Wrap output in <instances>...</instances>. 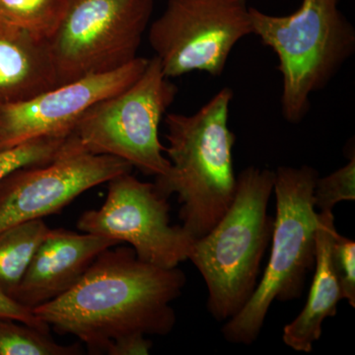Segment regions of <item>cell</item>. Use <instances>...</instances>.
Returning a JSON list of instances; mask_svg holds the SVG:
<instances>
[{"mask_svg":"<svg viewBox=\"0 0 355 355\" xmlns=\"http://www.w3.org/2000/svg\"><path fill=\"white\" fill-rule=\"evenodd\" d=\"M187 282L180 268L139 260L132 247H111L60 297L33 310L55 333L78 338L106 354L123 336H167L176 324L171 303Z\"/></svg>","mask_w":355,"mask_h":355,"instance_id":"6da1fadb","label":"cell"},{"mask_svg":"<svg viewBox=\"0 0 355 355\" xmlns=\"http://www.w3.org/2000/svg\"><path fill=\"white\" fill-rule=\"evenodd\" d=\"M233 96L224 87L195 114H165L171 166L154 186L166 198L177 193L182 226L195 240L216 225L234 200L236 137L228 125Z\"/></svg>","mask_w":355,"mask_h":355,"instance_id":"7a4b0ae2","label":"cell"},{"mask_svg":"<svg viewBox=\"0 0 355 355\" xmlns=\"http://www.w3.org/2000/svg\"><path fill=\"white\" fill-rule=\"evenodd\" d=\"M275 172L248 167L236 182L235 197L216 226L195 240L188 260L207 284V310L217 322L237 315L259 284L261 261L272 239L268 207Z\"/></svg>","mask_w":355,"mask_h":355,"instance_id":"3957f363","label":"cell"},{"mask_svg":"<svg viewBox=\"0 0 355 355\" xmlns=\"http://www.w3.org/2000/svg\"><path fill=\"white\" fill-rule=\"evenodd\" d=\"M340 0H302L295 12L270 15L250 6L253 34L272 49L282 77V114L301 123L310 97L323 90L355 53V29Z\"/></svg>","mask_w":355,"mask_h":355,"instance_id":"277c9868","label":"cell"},{"mask_svg":"<svg viewBox=\"0 0 355 355\" xmlns=\"http://www.w3.org/2000/svg\"><path fill=\"white\" fill-rule=\"evenodd\" d=\"M319 177L317 170L307 165L282 166L275 172L277 216L270 260L247 304L222 328L227 342L253 345L273 301L286 302L302 295L316 260L319 212L315 209L314 189Z\"/></svg>","mask_w":355,"mask_h":355,"instance_id":"5b68a950","label":"cell"},{"mask_svg":"<svg viewBox=\"0 0 355 355\" xmlns=\"http://www.w3.org/2000/svg\"><path fill=\"white\" fill-rule=\"evenodd\" d=\"M177 93L154 55L135 83L92 105L69 137L85 153L114 156L144 174L163 176L171 163L163 155L159 125Z\"/></svg>","mask_w":355,"mask_h":355,"instance_id":"8992f818","label":"cell"},{"mask_svg":"<svg viewBox=\"0 0 355 355\" xmlns=\"http://www.w3.org/2000/svg\"><path fill=\"white\" fill-rule=\"evenodd\" d=\"M153 9L154 0H67L48 39L58 85L135 60Z\"/></svg>","mask_w":355,"mask_h":355,"instance_id":"52a82bcc","label":"cell"},{"mask_svg":"<svg viewBox=\"0 0 355 355\" xmlns=\"http://www.w3.org/2000/svg\"><path fill=\"white\" fill-rule=\"evenodd\" d=\"M253 32L247 0H167L148 40L168 78L219 76L236 44Z\"/></svg>","mask_w":355,"mask_h":355,"instance_id":"ba28073f","label":"cell"},{"mask_svg":"<svg viewBox=\"0 0 355 355\" xmlns=\"http://www.w3.org/2000/svg\"><path fill=\"white\" fill-rule=\"evenodd\" d=\"M108 184L104 205L84 212L77 222L81 232L128 243L139 260L160 268H176L188 260L195 239L183 226L170 224L168 198L154 184L139 181L130 173Z\"/></svg>","mask_w":355,"mask_h":355,"instance_id":"9c48e42d","label":"cell"},{"mask_svg":"<svg viewBox=\"0 0 355 355\" xmlns=\"http://www.w3.org/2000/svg\"><path fill=\"white\" fill-rule=\"evenodd\" d=\"M132 168L123 159L81 150L69 135L64 153L55 160L19 168L0 180V232L58 214L84 191Z\"/></svg>","mask_w":355,"mask_h":355,"instance_id":"30bf717a","label":"cell"},{"mask_svg":"<svg viewBox=\"0 0 355 355\" xmlns=\"http://www.w3.org/2000/svg\"><path fill=\"white\" fill-rule=\"evenodd\" d=\"M148 60L137 57L114 71L83 77L0 107V151L40 137H67L92 105L135 83Z\"/></svg>","mask_w":355,"mask_h":355,"instance_id":"8fae6325","label":"cell"},{"mask_svg":"<svg viewBox=\"0 0 355 355\" xmlns=\"http://www.w3.org/2000/svg\"><path fill=\"white\" fill-rule=\"evenodd\" d=\"M118 245L91 233L51 229L11 297L32 311L51 302L76 286L103 251Z\"/></svg>","mask_w":355,"mask_h":355,"instance_id":"7c38bea8","label":"cell"},{"mask_svg":"<svg viewBox=\"0 0 355 355\" xmlns=\"http://www.w3.org/2000/svg\"><path fill=\"white\" fill-rule=\"evenodd\" d=\"M57 86L48 39L0 21V107Z\"/></svg>","mask_w":355,"mask_h":355,"instance_id":"4fadbf2b","label":"cell"},{"mask_svg":"<svg viewBox=\"0 0 355 355\" xmlns=\"http://www.w3.org/2000/svg\"><path fill=\"white\" fill-rule=\"evenodd\" d=\"M336 234L333 211L319 212L314 279L305 307L284 327L282 336L284 343L295 352H312L313 345L321 338L324 320L336 316L338 302L343 299L331 260V247Z\"/></svg>","mask_w":355,"mask_h":355,"instance_id":"5bb4252c","label":"cell"},{"mask_svg":"<svg viewBox=\"0 0 355 355\" xmlns=\"http://www.w3.org/2000/svg\"><path fill=\"white\" fill-rule=\"evenodd\" d=\"M50 231L43 219H34L0 232V291L12 296L35 252Z\"/></svg>","mask_w":355,"mask_h":355,"instance_id":"9a60e30c","label":"cell"},{"mask_svg":"<svg viewBox=\"0 0 355 355\" xmlns=\"http://www.w3.org/2000/svg\"><path fill=\"white\" fill-rule=\"evenodd\" d=\"M67 0H0V21L49 39Z\"/></svg>","mask_w":355,"mask_h":355,"instance_id":"2e32d148","label":"cell"},{"mask_svg":"<svg viewBox=\"0 0 355 355\" xmlns=\"http://www.w3.org/2000/svg\"><path fill=\"white\" fill-rule=\"evenodd\" d=\"M80 345H62L50 333L31 326L0 318V355H78Z\"/></svg>","mask_w":355,"mask_h":355,"instance_id":"e0dca14e","label":"cell"},{"mask_svg":"<svg viewBox=\"0 0 355 355\" xmlns=\"http://www.w3.org/2000/svg\"><path fill=\"white\" fill-rule=\"evenodd\" d=\"M67 139L69 135L40 137L0 151V180L19 168L48 164L55 160L64 153Z\"/></svg>","mask_w":355,"mask_h":355,"instance_id":"ac0fdd59","label":"cell"},{"mask_svg":"<svg viewBox=\"0 0 355 355\" xmlns=\"http://www.w3.org/2000/svg\"><path fill=\"white\" fill-rule=\"evenodd\" d=\"M349 156L347 165L329 176L318 178L314 189L315 209L333 211L338 202L355 200V155Z\"/></svg>","mask_w":355,"mask_h":355,"instance_id":"d6986e66","label":"cell"},{"mask_svg":"<svg viewBox=\"0 0 355 355\" xmlns=\"http://www.w3.org/2000/svg\"><path fill=\"white\" fill-rule=\"evenodd\" d=\"M331 260L340 282L343 299L355 307V243L354 240L336 235L331 247Z\"/></svg>","mask_w":355,"mask_h":355,"instance_id":"ffe728a7","label":"cell"},{"mask_svg":"<svg viewBox=\"0 0 355 355\" xmlns=\"http://www.w3.org/2000/svg\"><path fill=\"white\" fill-rule=\"evenodd\" d=\"M0 318L15 320L33 328L38 329L40 331L50 333V327L40 320L32 310L21 305L2 291H0Z\"/></svg>","mask_w":355,"mask_h":355,"instance_id":"44dd1931","label":"cell"},{"mask_svg":"<svg viewBox=\"0 0 355 355\" xmlns=\"http://www.w3.org/2000/svg\"><path fill=\"white\" fill-rule=\"evenodd\" d=\"M153 347V342L146 336L133 335L123 336L114 340L109 345L108 355H146Z\"/></svg>","mask_w":355,"mask_h":355,"instance_id":"7402d4cb","label":"cell"}]
</instances>
